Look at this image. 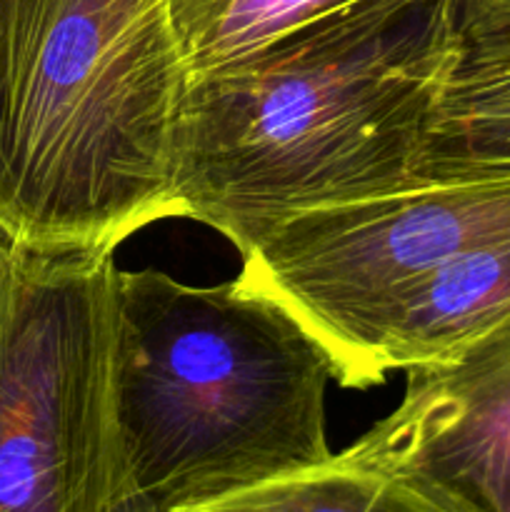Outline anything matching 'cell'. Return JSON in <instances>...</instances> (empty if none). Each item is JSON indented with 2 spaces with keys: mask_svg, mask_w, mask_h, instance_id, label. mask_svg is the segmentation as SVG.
I'll list each match as a JSON object with an SVG mask.
<instances>
[{
  "mask_svg": "<svg viewBox=\"0 0 510 512\" xmlns=\"http://www.w3.org/2000/svg\"><path fill=\"white\" fill-rule=\"evenodd\" d=\"M323 345L240 278L118 270L113 415L120 483L175 512L323 465Z\"/></svg>",
  "mask_w": 510,
  "mask_h": 512,
  "instance_id": "3",
  "label": "cell"
},
{
  "mask_svg": "<svg viewBox=\"0 0 510 512\" xmlns=\"http://www.w3.org/2000/svg\"><path fill=\"white\" fill-rule=\"evenodd\" d=\"M20 250L0 233V328H3L5 313H8L10 295H13L15 273H18Z\"/></svg>",
  "mask_w": 510,
  "mask_h": 512,
  "instance_id": "11",
  "label": "cell"
},
{
  "mask_svg": "<svg viewBox=\"0 0 510 512\" xmlns=\"http://www.w3.org/2000/svg\"><path fill=\"white\" fill-rule=\"evenodd\" d=\"M113 253L20 250L0 328V512H105L118 490Z\"/></svg>",
  "mask_w": 510,
  "mask_h": 512,
  "instance_id": "4",
  "label": "cell"
},
{
  "mask_svg": "<svg viewBox=\"0 0 510 512\" xmlns=\"http://www.w3.org/2000/svg\"><path fill=\"white\" fill-rule=\"evenodd\" d=\"M398 408L343 450L448 512H510V315L450 360L408 370Z\"/></svg>",
  "mask_w": 510,
  "mask_h": 512,
  "instance_id": "6",
  "label": "cell"
},
{
  "mask_svg": "<svg viewBox=\"0 0 510 512\" xmlns=\"http://www.w3.org/2000/svg\"><path fill=\"white\" fill-rule=\"evenodd\" d=\"M175 512H448L423 490L343 453Z\"/></svg>",
  "mask_w": 510,
  "mask_h": 512,
  "instance_id": "9",
  "label": "cell"
},
{
  "mask_svg": "<svg viewBox=\"0 0 510 512\" xmlns=\"http://www.w3.org/2000/svg\"><path fill=\"white\" fill-rule=\"evenodd\" d=\"M510 238V175L425 183L295 213L243 250L238 278L315 335L345 388L390 300L465 250Z\"/></svg>",
  "mask_w": 510,
  "mask_h": 512,
  "instance_id": "5",
  "label": "cell"
},
{
  "mask_svg": "<svg viewBox=\"0 0 510 512\" xmlns=\"http://www.w3.org/2000/svg\"><path fill=\"white\" fill-rule=\"evenodd\" d=\"M510 315V238L465 250L390 300L345 388L383 383L390 370L445 363Z\"/></svg>",
  "mask_w": 510,
  "mask_h": 512,
  "instance_id": "8",
  "label": "cell"
},
{
  "mask_svg": "<svg viewBox=\"0 0 510 512\" xmlns=\"http://www.w3.org/2000/svg\"><path fill=\"white\" fill-rule=\"evenodd\" d=\"M510 175V0H455V45L415 178Z\"/></svg>",
  "mask_w": 510,
  "mask_h": 512,
  "instance_id": "7",
  "label": "cell"
},
{
  "mask_svg": "<svg viewBox=\"0 0 510 512\" xmlns=\"http://www.w3.org/2000/svg\"><path fill=\"white\" fill-rule=\"evenodd\" d=\"M105 512H170V510L160 508V505H155L153 500L133 493V490L125 488V485L120 483L118 490H115L113 500H110L108 508H105Z\"/></svg>",
  "mask_w": 510,
  "mask_h": 512,
  "instance_id": "12",
  "label": "cell"
},
{
  "mask_svg": "<svg viewBox=\"0 0 510 512\" xmlns=\"http://www.w3.org/2000/svg\"><path fill=\"white\" fill-rule=\"evenodd\" d=\"M188 78L170 0H0V233L115 250L178 218Z\"/></svg>",
  "mask_w": 510,
  "mask_h": 512,
  "instance_id": "2",
  "label": "cell"
},
{
  "mask_svg": "<svg viewBox=\"0 0 510 512\" xmlns=\"http://www.w3.org/2000/svg\"><path fill=\"white\" fill-rule=\"evenodd\" d=\"M455 45V0H358L190 75L175 128L180 218L243 253L295 213L418 188Z\"/></svg>",
  "mask_w": 510,
  "mask_h": 512,
  "instance_id": "1",
  "label": "cell"
},
{
  "mask_svg": "<svg viewBox=\"0 0 510 512\" xmlns=\"http://www.w3.org/2000/svg\"><path fill=\"white\" fill-rule=\"evenodd\" d=\"M358 0H170L188 75L253 53L280 35Z\"/></svg>",
  "mask_w": 510,
  "mask_h": 512,
  "instance_id": "10",
  "label": "cell"
}]
</instances>
